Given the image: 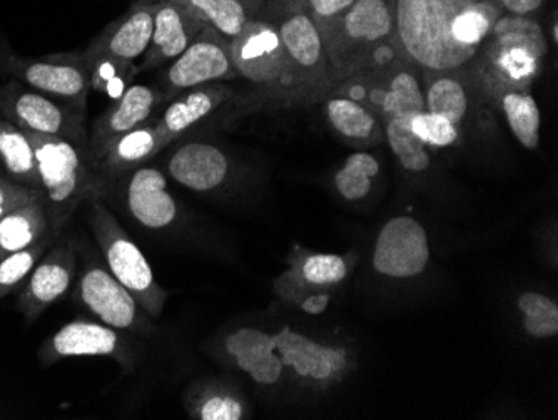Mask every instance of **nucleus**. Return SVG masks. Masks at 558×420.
<instances>
[{
  "instance_id": "obj_38",
  "label": "nucleus",
  "mask_w": 558,
  "mask_h": 420,
  "mask_svg": "<svg viewBox=\"0 0 558 420\" xmlns=\"http://www.w3.org/2000/svg\"><path fill=\"white\" fill-rule=\"evenodd\" d=\"M412 130L426 146L447 147L459 140V127L434 112L423 111L412 118Z\"/></svg>"
},
{
  "instance_id": "obj_4",
  "label": "nucleus",
  "mask_w": 558,
  "mask_h": 420,
  "mask_svg": "<svg viewBox=\"0 0 558 420\" xmlns=\"http://www.w3.org/2000/svg\"><path fill=\"white\" fill-rule=\"evenodd\" d=\"M0 116L27 133L59 137L90 156L86 111L46 96L21 81L0 87Z\"/></svg>"
},
{
  "instance_id": "obj_37",
  "label": "nucleus",
  "mask_w": 558,
  "mask_h": 420,
  "mask_svg": "<svg viewBox=\"0 0 558 420\" xmlns=\"http://www.w3.org/2000/svg\"><path fill=\"white\" fill-rule=\"evenodd\" d=\"M495 9L484 2L466 5L451 17V34L457 43L478 49L494 27Z\"/></svg>"
},
{
  "instance_id": "obj_47",
  "label": "nucleus",
  "mask_w": 558,
  "mask_h": 420,
  "mask_svg": "<svg viewBox=\"0 0 558 420\" xmlns=\"http://www.w3.org/2000/svg\"><path fill=\"white\" fill-rule=\"evenodd\" d=\"M0 169H2V168H0Z\"/></svg>"
},
{
  "instance_id": "obj_20",
  "label": "nucleus",
  "mask_w": 558,
  "mask_h": 420,
  "mask_svg": "<svg viewBox=\"0 0 558 420\" xmlns=\"http://www.w3.org/2000/svg\"><path fill=\"white\" fill-rule=\"evenodd\" d=\"M225 352L238 369L262 387H272L283 379L284 365L276 350L275 334L259 328L241 327L225 338Z\"/></svg>"
},
{
  "instance_id": "obj_15",
  "label": "nucleus",
  "mask_w": 558,
  "mask_h": 420,
  "mask_svg": "<svg viewBox=\"0 0 558 420\" xmlns=\"http://www.w3.org/2000/svg\"><path fill=\"white\" fill-rule=\"evenodd\" d=\"M162 101L161 91L146 84H131L96 121L89 133V152L94 165L102 158L112 143L134 128L149 121L156 106Z\"/></svg>"
},
{
  "instance_id": "obj_10",
  "label": "nucleus",
  "mask_w": 558,
  "mask_h": 420,
  "mask_svg": "<svg viewBox=\"0 0 558 420\" xmlns=\"http://www.w3.org/2000/svg\"><path fill=\"white\" fill-rule=\"evenodd\" d=\"M279 8L278 27L291 74L294 81V96L318 83L325 69V40L318 24L304 11L300 0H283Z\"/></svg>"
},
{
  "instance_id": "obj_11",
  "label": "nucleus",
  "mask_w": 558,
  "mask_h": 420,
  "mask_svg": "<svg viewBox=\"0 0 558 420\" xmlns=\"http://www.w3.org/2000/svg\"><path fill=\"white\" fill-rule=\"evenodd\" d=\"M77 274V244L59 235L54 244L34 266L19 295L17 309L27 324H33L71 290Z\"/></svg>"
},
{
  "instance_id": "obj_6",
  "label": "nucleus",
  "mask_w": 558,
  "mask_h": 420,
  "mask_svg": "<svg viewBox=\"0 0 558 420\" xmlns=\"http://www.w3.org/2000/svg\"><path fill=\"white\" fill-rule=\"evenodd\" d=\"M234 71L256 86L294 94L293 74L275 22L250 19L230 39Z\"/></svg>"
},
{
  "instance_id": "obj_22",
  "label": "nucleus",
  "mask_w": 558,
  "mask_h": 420,
  "mask_svg": "<svg viewBox=\"0 0 558 420\" xmlns=\"http://www.w3.org/2000/svg\"><path fill=\"white\" fill-rule=\"evenodd\" d=\"M228 94L230 91L222 84H208L194 87L175 97L162 118L156 121L161 133L162 149H166L175 137L191 130L194 124L208 118L225 101Z\"/></svg>"
},
{
  "instance_id": "obj_2",
  "label": "nucleus",
  "mask_w": 558,
  "mask_h": 420,
  "mask_svg": "<svg viewBox=\"0 0 558 420\" xmlns=\"http://www.w3.org/2000/svg\"><path fill=\"white\" fill-rule=\"evenodd\" d=\"M453 15L444 0H397L395 26L412 61L432 72H451L475 58V47L457 43L451 34Z\"/></svg>"
},
{
  "instance_id": "obj_14",
  "label": "nucleus",
  "mask_w": 558,
  "mask_h": 420,
  "mask_svg": "<svg viewBox=\"0 0 558 420\" xmlns=\"http://www.w3.org/2000/svg\"><path fill=\"white\" fill-rule=\"evenodd\" d=\"M122 180V202L131 218L146 230H166L178 219V203L161 169L141 166Z\"/></svg>"
},
{
  "instance_id": "obj_7",
  "label": "nucleus",
  "mask_w": 558,
  "mask_h": 420,
  "mask_svg": "<svg viewBox=\"0 0 558 420\" xmlns=\"http://www.w3.org/2000/svg\"><path fill=\"white\" fill-rule=\"evenodd\" d=\"M5 71L15 80L72 108L86 111L90 84L83 55H49L40 59H5Z\"/></svg>"
},
{
  "instance_id": "obj_19",
  "label": "nucleus",
  "mask_w": 558,
  "mask_h": 420,
  "mask_svg": "<svg viewBox=\"0 0 558 420\" xmlns=\"http://www.w3.org/2000/svg\"><path fill=\"white\" fill-rule=\"evenodd\" d=\"M230 159L221 147L201 141L178 147L166 165L175 183L197 193H208L222 187L230 177Z\"/></svg>"
},
{
  "instance_id": "obj_31",
  "label": "nucleus",
  "mask_w": 558,
  "mask_h": 420,
  "mask_svg": "<svg viewBox=\"0 0 558 420\" xmlns=\"http://www.w3.org/2000/svg\"><path fill=\"white\" fill-rule=\"evenodd\" d=\"M58 237V233H49L27 249L19 250L0 260V300L5 299L12 290L29 278L34 266L46 255Z\"/></svg>"
},
{
  "instance_id": "obj_44",
  "label": "nucleus",
  "mask_w": 558,
  "mask_h": 420,
  "mask_svg": "<svg viewBox=\"0 0 558 420\" xmlns=\"http://www.w3.org/2000/svg\"><path fill=\"white\" fill-rule=\"evenodd\" d=\"M240 2H243V4L246 5L251 15H255L258 14L259 9L265 5L266 0H240Z\"/></svg>"
},
{
  "instance_id": "obj_40",
  "label": "nucleus",
  "mask_w": 558,
  "mask_h": 420,
  "mask_svg": "<svg viewBox=\"0 0 558 420\" xmlns=\"http://www.w3.org/2000/svg\"><path fill=\"white\" fill-rule=\"evenodd\" d=\"M303 2L308 5L316 19H335L347 12L354 0H303Z\"/></svg>"
},
{
  "instance_id": "obj_25",
  "label": "nucleus",
  "mask_w": 558,
  "mask_h": 420,
  "mask_svg": "<svg viewBox=\"0 0 558 420\" xmlns=\"http://www.w3.org/2000/svg\"><path fill=\"white\" fill-rule=\"evenodd\" d=\"M0 168L11 180L40 191L36 153L29 136L0 116Z\"/></svg>"
},
{
  "instance_id": "obj_35",
  "label": "nucleus",
  "mask_w": 558,
  "mask_h": 420,
  "mask_svg": "<svg viewBox=\"0 0 558 420\" xmlns=\"http://www.w3.org/2000/svg\"><path fill=\"white\" fill-rule=\"evenodd\" d=\"M381 108L388 118L412 119L426 111L425 94L418 80L410 72H398L384 96Z\"/></svg>"
},
{
  "instance_id": "obj_29",
  "label": "nucleus",
  "mask_w": 558,
  "mask_h": 420,
  "mask_svg": "<svg viewBox=\"0 0 558 420\" xmlns=\"http://www.w3.org/2000/svg\"><path fill=\"white\" fill-rule=\"evenodd\" d=\"M501 109L513 136L530 152L541 144V109L530 94L510 91L501 97Z\"/></svg>"
},
{
  "instance_id": "obj_34",
  "label": "nucleus",
  "mask_w": 558,
  "mask_h": 420,
  "mask_svg": "<svg viewBox=\"0 0 558 420\" xmlns=\"http://www.w3.org/2000/svg\"><path fill=\"white\" fill-rule=\"evenodd\" d=\"M331 127L348 140H368L376 128V119L360 103L337 97L326 105Z\"/></svg>"
},
{
  "instance_id": "obj_26",
  "label": "nucleus",
  "mask_w": 558,
  "mask_h": 420,
  "mask_svg": "<svg viewBox=\"0 0 558 420\" xmlns=\"http://www.w3.org/2000/svg\"><path fill=\"white\" fill-rule=\"evenodd\" d=\"M344 33L356 43H379L395 27V15L387 0H354L344 15Z\"/></svg>"
},
{
  "instance_id": "obj_36",
  "label": "nucleus",
  "mask_w": 558,
  "mask_h": 420,
  "mask_svg": "<svg viewBox=\"0 0 558 420\" xmlns=\"http://www.w3.org/2000/svg\"><path fill=\"white\" fill-rule=\"evenodd\" d=\"M519 309L530 337L550 338L558 334V305L547 295L525 291L519 297Z\"/></svg>"
},
{
  "instance_id": "obj_13",
  "label": "nucleus",
  "mask_w": 558,
  "mask_h": 420,
  "mask_svg": "<svg viewBox=\"0 0 558 420\" xmlns=\"http://www.w3.org/2000/svg\"><path fill=\"white\" fill-rule=\"evenodd\" d=\"M275 337L284 370L304 384H331L348 369V353L340 347L318 344L290 327L281 328Z\"/></svg>"
},
{
  "instance_id": "obj_27",
  "label": "nucleus",
  "mask_w": 558,
  "mask_h": 420,
  "mask_svg": "<svg viewBox=\"0 0 558 420\" xmlns=\"http://www.w3.org/2000/svg\"><path fill=\"white\" fill-rule=\"evenodd\" d=\"M169 2L181 5L184 11L190 12L205 26L218 31L226 39L236 36L251 19L250 11L240 0H169Z\"/></svg>"
},
{
  "instance_id": "obj_9",
  "label": "nucleus",
  "mask_w": 558,
  "mask_h": 420,
  "mask_svg": "<svg viewBox=\"0 0 558 420\" xmlns=\"http://www.w3.org/2000/svg\"><path fill=\"white\" fill-rule=\"evenodd\" d=\"M236 76L230 56V39L205 27L196 39L172 61L165 74V93L171 97L194 87L231 80Z\"/></svg>"
},
{
  "instance_id": "obj_45",
  "label": "nucleus",
  "mask_w": 558,
  "mask_h": 420,
  "mask_svg": "<svg viewBox=\"0 0 558 420\" xmlns=\"http://www.w3.org/2000/svg\"><path fill=\"white\" fill-rule=\"evenodd\" d=\"M551 34H554V40L557 43L558 40V26L557 24H554V31H551Z\"/></svg>"
},
{
  "instance_id": "obj_39",
  "label": "nucleus",
  "mask_w": 558,
  "mask_h": 420,
  "mask_svg": "<svg viewBox=\"0 0 558 420\" xmlns=\"http://www.w3.org/2000/svg\"><path fill=\"white\" fill-rule=\"evenodd\" d=\"M39 197H43V191L34 190V188L25 187V184L11 180L0 169V218H4L8 213L19 208V206L36 202Z\"/></svg>"
},
{
  "instance_id": "obj_30",
  "label": "nucleus",
  "mask_w": 558,
  "mask_h": 420,
  "mask_svg": "<svg viewBox=\"0 0 558 420\" xmlns=\"http://www.w3.org/2000/svg\"><path fill=\"white\" fill-rule=\"evenodd\" d=\"M387 140L400 165L412 172H423L432 165L426 144L412 130V119L388 118Z\"/></svg>"
},
{
  "instance_id": "obj_16",
  "label": "nucleus",
  "mask_w": 558,
  "mask_h": 420,
  "mask_svg": "<svg viewBox=\"0 0 558 420\" xmlns=\"http://www.w3.org/2000/svg\"><path fill=\"white\" fill-rule=\"evenodd\" d=\"M155 8L153 0H140L130 11L116 19L106 27L86 51L111 56L128 64H136L149 49L153 27H155Z\"/></svg>"
},
{
  "instance_id": "obj_17",
  "label": "nucleus",
  "mask_w": 558,
  "mask_h": 420,
  "mask_svg": "<svg viewBox=\"0 0 558 420\" xmlns=\"http://www.w3.org/2000/svg\"><path fill=\"white\" fill-rule=\"evenodd\" d=\"M290 269L275 281L276 293L287 302H300L306 295L335 287L347 278L348 265L335 253H308L300 247L293 250Z\"/></svg>"
},
{
  "instance_id": "obj_23",
  "label": "nucleus",
  "mask_w": 558,
  "mask_h": 420,
  "mask_svg": "<svg viewBox=\"0 0 558 420\" xmlns=\"http://www.w3.org/2000/svg\"><path fill=\"white\" fill-rule=\"evenodd\" d=\"M49 233L56 231L50 230L44 197L12 209L4 218H0V260L27 249Z\"/></svg>"
},
{
  "instance_id": "obj_24",
  "label": "nucleus",
  "mask_w": 558,
  "mask_h": 420,
  "mask_svg": "<svg viewBox=\"0 0 558 420\" xmlns=\"http://www.w3.org/2000/svg\"><path fill=\"white\" fill-rule=\"evenodd\" d=\"M186 409L199 420H243L247 416L246 400L230 385L197 382L187 388Z\"/></svg>"
},
{
  "instance_id": "obj_1",
  "label": "nucleus",
  "mask_w": 558,
  "mask_h": 420,
  "mask_svg": "<svg viewBox=\"0 0 558 420\" xmlns=\"http://www.w3.org/2000/svg\"><path fill=\"white\" fill-rule=\"evenodd\" d=\"M27 136L36 153L50 230L61 235L81 203L105 200L111 190L99 177L90 156L80 147L54 136L36 133Z\"/></svg>"
},
{
  "instance_id": "obj_3",
  "label": "nucleus",
  "mask_w": 558,
  "mask_h": 420,
  "mask_svg": "<svg viewBox=\"0 0 558 420\" xmlns=\"http://www.w3.org/2000/svg\"><path fill=\"white\" fill-rule=\"evenodd\" d=\"M89 205L90 230L96 238L102 262L116 280L130 290L144 312L150 319H158L165 310L168 291L158 284L146 255L121 227L105 202L96 200Z\"/></svg>"
},
{
  "instance_id": "obj_43",
  "label": "nucleus",
  "mask_w": 558,
  "mask_h": 420,
  "mask_svg": "<svg viewBox=\"0 0 558 420\" xmlns=\"http://www.w3.org/2000/svg\"><path fill=\"white\" fill-rule=\"evenodd\" d=\"M444 2L450 11H453L454 14H457L460 9L466 8V5L470 4H475V2H480V0H444Z\"/></svg>"
},
{
  "instance_id": "obj_8",
  "label": "nucleus",
  "mask_w": 558,
  "mask_h": 420,
  "mask_svg": "<svg viewBox=\"0 0 558 420\" xmlns=\"http://www.w3.org/2000/svg\"><path fill=\"white\" fill-rule=\"evenodd\" d=\"M74 357H109L131 370L136 365V350L122 332L94 320H72L50 335L39 349L43 365H52Z\"/></svg>"
},
{
  "instance_id": "obj_33",
  "label": "nucleus",
  "mask_w": 558,
  "mask_h": 420,
  "mask_svg": "<svg viewBox=\"0 0 558 420\" xmlns=\"http://www.w3.org/2000/svg\"><path fill=\"white\" fill-rule=\"evenodd\" d=\"M426 111L444 116L454 127H460L469 111L465 87L454 77H438L429 84L425 94Z\"/></svg>"
},
{
  "instance_id": "obj_42",
  "label": "nucleus",
  "mask_w": 558,
  "mask_h": 420,
  "mask_svg": "<svg viewBox=\"0 0 558 420\" xmlns=\"http://www.w3.org/2000/svg\"><path fill=\"white\" fill-rule=\"evenodd\" d=\"M500 2L510 14L522 15V17L534 14L544 4V0H500Z\"/></svg>"
},
{
  "instance_id": "obj_18",
  "label": "nucleus",
  "mask_w": 558,
  "mask_h": 420,
  "mask_svg": "<svg viewBox=\"0 0 558 420\" xmlns=\"http://www.w3.org/2000/svg\"><path fill=\"white\" fill-rule=\"evenodd\" d=\"M205 27L208 26L184 11L181 5L169 0L156 2L153 37L143 61L136 64V76L141 72L153 71L165 62L174 61Z\"/></svg>"
},
{
  "instance_id": "obj_21",
  "label": "nucleus",
  "mask_w": 558,
  "mask_h": 420,
  "mask_svg": "<svg viewBox=\"0 0 558 420\" xmlns=\"http://www.w3.org/2000/svg\"><path fill=\"white\" fill-rule=\"evenodd\" d=\"M161 152L162 143L158 122L147 121L112 143L108 152L94 166L111 190L119 178L146 165Z\"/></svg>"
},
{
  "instance_id": "obj_46",
  "label": "nucleus",
  "mask_w": 558,
  "mask_h": 420,
  "mask_svg": "<svg viewBox=\"0 0 558 420\" xmlns=\"http://www.w3.org/2000/svg\"><path fill=\"white\" fill-rule=\"evenodd\" d=\"M153 2H162V0H153Z\"/></svg>"
},
{
  "instance_id": "obj_32",
  "label": "nucleus",
  "mask_w": 558,
  "mask_h": 420,
  "mask_svg": "<svg viewBox=\"0 0 558 420\" xmlns=\"http://www.w3.org/2000/svg\"><path fill=\"white\" fill-rule=\"evenodd\" d=\"M378 172L376 158L368 153H354L335 175V187L348 202H360L372 191L373 178L378 177Z\"/></svg>"
},
{
  "instance_id": "obj_28",
  "label": "nucleus",
  "mask_w": 558,
  "mask_h": 420,
  "mask_svg": "<svg viewBox=\"0 0 558 420\" xmlns=\"http://www.w3.org/2000/svg\"><path fill=\"white\" fill-rule=\"evenodd\" d=\"M86 62L90 89L105 94L112 103L118 101L136 77V64L119 61L97 52H81Z\"/></svg>"
},
{
  "instance_id": "obj_5",
  "label": "nucleus",
  "mask_w": 558,
  "mask_h": 420,
  "mask_svg": "<svg viewBox=\"0 0 558 420\" xmlns=\"http://www.w3.org/2000/svg\"><path fill=\"white\" fill-rule=\"evenodd\" d=\"M74 297L99 322L122 334L147 335L155 331L150 316L96 253H89L84 260Z\"/></svg>"
},
{
  "instance_id": "obj_41",
  "label": "nucleus",
  "mask_w": 558,
  "mask_h": 420,
  "mask_svg": "<svg viewBox=\"0 0 558 420\" xmlns=\"http://www.w3.org/2000/svg\"><path fill=\"white\" fill-rule=\"evenodd\" d=\"M329 303V295L326 291H315V293L306 295L303 299L298 302L303 312L310 313V315H319L325 312L326 307Z\"/></svg>"
},
{
  "instance_id": "obj_12",
  "label": "nucleus",
  "mask_w": 558,
  "mask_h": 420,
  "mask_svg": "<svg viewBox=\"0 0 558 420\" xmlns=\"http://www.w3.org/2000/svg\"><path fill=\"white\" fill-rule=\"evenodd\" d=\"M429 263L428 235L412 216L388 219L376 238L373 268L388 278L418 277Z\"/></svg>"
}]
</instances>
